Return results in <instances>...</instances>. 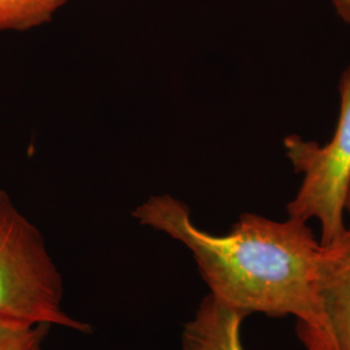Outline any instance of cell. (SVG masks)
I'll return each mask as SVG.
<instances>
[{
	"label": "cell",
	"mask_w": 350,
	"mask_h": 350,
	"mask_svg": "<svg viewBox=\"0 0 350 350\" xmlns=\"http://www.w3.org/2000/svg\"><path fill=\"white\" fill-rule=\"evenodd\" d=\"M133 217L187 248L211 296L244 314L271 318L292 315L297 325H323L317 293L321 240L305 222L274 221L244 213L225 235L199 228L183 201L154 195L139 204Z\"/></svg>",
	"instance_id": "1"
},
{
	"label": "cell",
	"mask_w": 350,
	"mask_h": 350,
	"mask_svg": "<svg viewBox=\"0 0 350 350\" xmlns=\"http://www.w3.org/2000/svg\"><path fill=\"white\" fill-rule=\"evenodd\" d=\"M63 288L42 232L0 189V322L90 332L65 313Z\"/></svg>",
	"instance_id": "2"
},
{
	"label": "cell",
	"mask_w": 350,
	"mask_h": 350,
	"mask_svg": "<svg viewBox=\"0 0 350 350\" xmlns=\"http://www.w3.org/2000/svg\"><path fill=\"white\" fill-rule=\"evenodd\" d=\"M338 122L332 138L325 144L300 135L284 139L288 160L302 175L300 187L288 202V218L321 225V244L327 245L342 235L345 199L350 185V65L338 82Z\"/></svg>",
	"instance_id": "3"
},
{
	"label": "cell",
	"mask_w": 350,
	"mask_h": 350,
	"mask_svg": "<svg viewBox=\"0 0 350 350\" xmlns=\"http://www.w3.org/2000/svg\"><path fill=\"white\" fill-rule=\"evenodd\" d=\"M317 293L323 325L313 331L297 325L306 350H350V227L322 245Z\"/></svg>",
	"instance_id": "4"
},
{
	"label": "cell",
	"mask_w": 350,
	"mask_h": 350,
	"mask_svg": "<svg viewBox=\"0 0 350 350\" xmlns=\"http://www.w3.org/2000/svg\"><path fill=\"white\" fill-rule=\"evenodd\" d=\"M244 314L208 295L182 332L183 350H244L240 327Z\"/></svg>",
	"instance_id": "5"
},
{
	"label": "cell",
	"mask_w": 350,
	"mask_h": 350,
	"mask_svg": "<svg viewBox=\"0 0 350 350\" xmlns=\"http://www.w3.org/2000/svg\"><path fill=\"white\" fill-rule=\"evenodd\" d=\"M70 0H0V33L49 24Z\"/></svg>",
	"instance_id": "6"
},
{
	"label": "cell",
	"mask_w": 350,
	"mask_h": 350,
	"mask_svg": "<svg viewBox=\"0 0 350 350\" xmlns=\"http://www.w3.org/2000/svg\"><path fill=\"white\" fill-rule=\"evenodd\" d=\"M50 325L0 322V350H43Z\"/></svg>",
	"instance_id": "7"
},
{
	"label": "cell",
	"mask_w": 350,
	"mask_h": 350,
	"mask_svg": "<svg viewBox=\"0 0 350 350\" xmlns=\"http://www.w3.org/2000/svg\"><path fill=\"white\" fill-rule=\"evenodd\" d=\"M338 17L350 26V0H331Z\"/></svg>",
	"instance_id": "8"
},
{
	"label": "cell",
	"mask_w": 350,
	"mask_h": 350,
	"mask_svg": "<svg viewBox=\"0 0 350 350\" xmlns=\"http://www.w3.org/2000/svg\"><path fill=\"white\" fill-rule=\"evenodd\" d=\"M345 214H348L350 218V185L347 192V199H345ZM348 227H350V225Z\"/></svg>",
	"instance_id": "9"
}]
</instances>
